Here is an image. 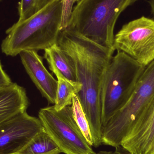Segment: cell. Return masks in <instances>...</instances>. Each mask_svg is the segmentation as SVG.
I'll list each match as a JSON object with an SVG mask.
<instances>
[{"label":"cell","instance_id":"cell-1","mask_svg":"<svg viewBox=\"0 0 154 154\" xmlns=\"http://www.w3.org/2000/svg\"><path fill=\"white\" fill-rule=\"evenodd\" d=\"M57 44L72 58L78 82L82 85L76 95L86 114L93 146L102 144L100 94L103 77L113 57L114 49L97 44L75 31H60Z\"/></svg>","mask_w":154,"mask_h":154},{"label":"cell","instance_id":"cell-2","mask_svg":"<svg viewBox=\"0 0 154 154\" xmlns=\"http://www.w3.org/2000/svg\"><path fill=\"white\" fill-rule=\"evenodd\" d=\"M63 1L54 0L40 11L6 31L2 52L14 57L25 51L45 50L57 43L61 31Z\"/></svg>","mask_w":154,"mask_h":154},{"label":"cell","instance_id":"cell-3","mask_svg":"<svg viewBox=\"0 0 154 154\" xmlns=\"http://www.w3.org/2000/svg\"><path fill=\"white\" fill-rule=\"evenodd\" d=\"M137 1L79 0L73 7L66 29L75 31L100 46L114 49L117 20L122 12Z\"/></svg>","mask_w":154,"mask_h":154},{"label":"cell","instance_id":"cell-4","mask_svg":"<svg viewBox=\"0 0 154 154\" xmlns=\"http://www.w3.org/2000/svg\"><path fill=\"white\" fill-rule=\"evenodd\" d=\"M146 68L122 51H117L113 57L100 91L102 126L128 101Z\"/></svg>","mask_w":154,"mask_h":154},{"label":"cell","instance_id":"cell-5","mask_svg":"<svg viewBox=\"0 0 154 154\" xmlns=\"http://www.w3.org/2000/svg\"><path fill=\"white\" fill-rule=\"evenodd\" d=\"M154 99V60L146 67L125 105L103 127L102 144L116 147Z\"/></svg>","mask_w":154,"mask_h":154},{"label":"cell","instance_id":"cell-6","mask_svg":"<svg viewBox=\"0 0 154 154\" xmlns=\"http://www.w3.org/2000/svg\"><path fill=\"white\" fill-rule=\"evenodd\" d=\"M46 132L65 154H96L86 140L73 116L71 106L59 111L54 106L42 108L38 112Z\"/></svg>","mask_w":154,"mask_h":154},{"label":"cell","instance_id":"cell-7","mask_svg":"<svg viewBox=\"0 0 154 154\" xmlns=\"http://www.w3.org/2000/svg\"><path fill=\"white\" fill-rule=\"evenodd\" d=\"M114 48L146 67L154 60V20L142 16L125 24L115 36Z\"/></svg>","mask_w":154,"mask_h":154},{"label":"cell","instance_id":"cell-8","mask_svg":"<svg viewBox=\"0 0 154 154\" xmlns=\"http://www.w3.org/2000/svg\"><path fill=\"white\" fill-rule=\"evenodd\" d=\"M43 130L39 119L27 111L7 119L0 124V154L17 153Z\"/></svg>","mask_w":154,"mask_h":154},{"label":"cell","instance_id":"cell-9","mask_svg":"<svg viewBox=\"0 0 154 154\" xmlns=\"http://www.w3.org/2000/svg\"><path fill=\"white\" fill-rule=\"evenodd\" d=\"M121 146L131 154H154V99Z\"/></svg>","mask_w":154,"mask_h":154},{"label":"cell","instance_id":"cell-10","mask_svg":"<svg viewBox=\"0 0 154 154\" xmlns=\"http://www.w3.org/2000/svg\"><path fill=\"white\" fill-rule=\"evenodd\" d=\"M19 55L27 74L42 96L49 103L55 104L57 80L47 70L42 57L35 51H25Z\"/></svg>","mask_w":154,"mask_h":154},{"label":"cell","instance_id":"cell-11","mask_svg":"<svg viewBox=\"0 0 154 154\" xmlns=\"http://www.w3.org/2000/svg\"><path fill=\"white\" fill-rule=\"evenodd\" d=\"M29 100L24 88L16 83L0 88V124L25 112Z\"/></svg>","mask_w":154,"mask_h":154},{"label":"cell","instance_id":"cell-12","mask_svg":"<svg viewBox=\"0 0 154 154\" xmlns=\"http://www.w3.org/2000/svg\"><path fill=\"white\" fill-rule=\"evenodd\" d=\"M44 58L50 69L73 82H78L75 63L71 57L57 44L44 50Z\"/></svg>","mask_w":154,"mask_h":154},{"label":"cell","instance_id":"cell-13","mask_svg":"<svg viewBox=\"0 0 154 154\" xmlns=\"http://www.w3.org/2000/svg\"><path fill=\"white\" fill-rule=\"evenodd\" d=\"M56 76L58 83L54 107L56 110L59 111L72 105L73 97L79 92L82 85L78 82L69 80L59 74Z\"/></svg>","mask_w":154,"mask_h":154},{"label":"cell","instance_id":"cell-14","mask_svg":"<svg viewBox=\"0 0 154 154\" xmlns=\"http://www.w3.org/2000/svg\"><path fill=\"white\" fill-rule=\"evenodd\" d=\"M61 153L54 140L43 130L37 134L24 148L16 154H60Z\"/></svg>","mask_w":154,"mask_h":154},{"label":"cell","instance_id":"cell-15","mask_svg":"<svg viewBox=\"0 0 154 154\" xmlns=\"http://www.w3.org/2000/svg\"><path fill=\"white\" fill-rule=\"evenodd\" d=\"M71 107L73 116L77 125L88 143L91 146H93V141L89 125L80 101L76 95H75L73 97Z\"/></svg>","mask_w":154,"mask_h":154},{"label":"cell","instance_id":"cell-16","mask_svg":"<svg viewBox=\"0 0 154 154\" xmlns=\"http://www.w3.org/2000/svg\"><path fill=\"white\" fill-rule=\"evenodd\" d=\"M54 0H20L18 4V21L27 20L40 11Z\"/></svg>","mask_w":154,"mask_h":154},{"label":"cell","instance_id":"cell-17","mask_svg":"<svg viewBox=\"0 0 154 154\" xmlns=\"http://www.w3.org/2000/svg\"><path fill=\"white\" fill-rule=\"evenodd\" d=\"M79 0H63V12H62V22L61 31L67 29L69 21L73 9V5L75 2Z\"/></svg>","mask_w":154,"mask_h":154},{"label":"cell","instance_id":"cell-18","mask_svg":"<svg viewBox=\"0 0 154 154\" xmlns=\"http://www.w3.org/2000/svg\"><path fill=\"white\" fill-rule=\"evenodd\" d=\"M12 83L11 78L4 70L0 60V88L9 86Z\"/></svg>","mask_w":154,"mask_h":154},{"label":"cell","instance_id":"cell-19","mask_svg":"<svg viewBox=\"0 0 154 154\" xmlns=\"http://www.w3.org/2000/svg\"><path fill=\"white\" fill-rule=\"evenodd\" d=\"M96 154H131L120 146L116 147L114 151H100Z\"/></svg>","mask_w":154,"mask_h":154},{"label":"cell","instance_id":"cell-20","mask_svg":"<svg viewBox=\"0 0 154 154\" xmlns=\"http://www.w3.org/2000/svg\"><path fill=\"white\" fill-rule=\"evenodd\" d=\"M149 4L151 7V12L154 17V0H149Z\"/></svg>","mask_w":154,"mask_h":154},{"label":"cell","instance_id":"cell-21","mask_svg":"<svg viewBox=\"0 0 154 154\" xmlns=\"http://www.w3.org/2000/svg\"><path fill=\"white\" fill-rule=\"evenodd\" d=\"M1 1H2V0H0V2H1Z\"/></svg>","mask_w":154,"mask_h":154},{"label":"cell","instance_id":"cell-22","mask_svg":"<svg viewBox=\"0 0 154 154\" xmlns=\"http://www.w3.org/2000/svg\"><path fill=\"white\" fill-rule=\"evenodd\" d=\"M62 1H63V0H62Z\"/></svg>","mask_w":154,"mask_h":154}]
</instances>
